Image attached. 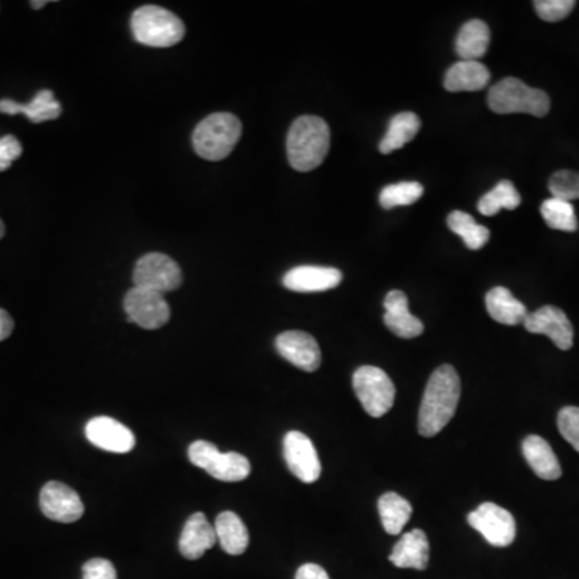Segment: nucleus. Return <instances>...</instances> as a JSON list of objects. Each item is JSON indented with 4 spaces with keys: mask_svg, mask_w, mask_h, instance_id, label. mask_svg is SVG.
Masks as SVG:
<instances>
[{
    "mask_svg": "<svg viewBox=\"0 0 579 579\" xmlns=\"http://www.w3.org/2000/svg\"><path fill=\"white\" fill-rule=\"evenodd\" d=\"M460 399V378L448 364L438 367L428 380L419 412V433L425 438L438 435L456 414Z\"/></svg>",
    "mask_w": 579,
    "mask_h": 579,
    "instance_id": "obj_1",
    "label": "nucleus"
},
{
    "mask_svg": "<svg viewBox=\"0 0 579 579\" xmlns=\"http://www.w3.org/2000/svg\"><path fill=\"white\" fill-rule=\"evenodd\" d=\"M330 148V128L317 116H301L288 131L287 155L290 165L308 173L324 163Z\"/></svg>",
    "mask_w": 579,
    "mask_h": 579,
    "instance_id": "obj_2",
    "label": "nucleus"
},
{
    "mask_svg": "<svg viewBox=\"0 0 579 579\" xmlns=\"http://www.w3.org/2000/svg\"><path fill=\"white\" fill-rule=\"evenodd\" d=\"M242 137V123L232 113H213L198 123L192 142L198 157L221 161L234 152Z\"/></svg>",
    "mask_w": 579,
    "mask_h": 579,
    "instance_id": "obj_3",
    "label": "nucleus"
},
{
    "mask_svg": "<svg viewBox=\"0 0 579 579\" xmlns=\"http://www.w3.org/2000/svg\"><path fill=\"white\" fill-rule=\"evenodd\" d=\"M488 105L497 115H526L544 118L551 110V99L541 89H534L517 78H506L489 89Z\"/></svg>",
    "mask_w": 579,
    "mask_h": 579,
    "instance_id": "obj_4",
    "label": "nucleus"
},
{
    "mask_svg": "<svg viewBox=\"0 0 579 579\" xmlns=\"http://www.w3.org/2000/svg\"><path fill=\"white\" fill-rule=\"evenodd\" d=\"M131 29L134 39L147 47H173L185 36L181 18L158 5L137 9L131 18Z\"/></svg>",
    "mask_w": 579,
    "mask_h": 579,
    "instance_id": "obj_5",
    "label": "nucleus"
},
{
    "mask_svg": "<svg viewBox=\"0 0 579 579\" xmlns=\"http://www.w3.org/2000/svg\"><path fill=\"white\" fill-rule=\"evenodd\" d=\"M189 460L193 465L210 473L211 477L226 483H237L248 478L251 465L239 452H221L208 441L190 444Z\"/></svg>",
    "mask_w": 579,
    "mask_h": 579,
    "instance_id": "obj_6",
    "label": "nucleus"
},
{
    "mask_svg": "<svg viewBox=\"0 0 579 579\" xmlns=\"http://www.w3.org/2000/svg\"><path fill=\"white\" fill-rule=\"evenodd\" d=\"M354 393L370 417H382L395 404L396 390L391 378L374 366L359 367L353 375Z\"/></svg>",
    "mask_w": 579,
    "mask_h": 579,
    "instance_id": "obj_7",
    "label": "nucleus"
},
{
    "mask_svg": "<svg viewBox=\"0 0 579 579\" xmlns=\"http://www.w3.org/2000/svg\"><path fill=\"white\" fill-rule=\"evenodd\" d=\"M132 280L134 287L166 295L181 287L182 271L173 258L163 253H148L137 261Z\"/></svg>",
    "mask_w": 579,
    "mask_h": 579,
    "instance_id": "obj_8",
    "label": "nucleus"
},
{
    "mask_svg": "<svg viewBox=\"0 0 579 579\" xmlns=\"http://www.w3.org/2000/svg\"><path fill=\"white\" fill-rule=\"evenodd\" d=\"M124 311L129 321L145 330L161 329L171 317L165 295L134 287L124 296Z\"/></svg>",
    "mask_w": 579,
    "mask_h": 579,
    "instance_id": "obj_9",
    "label": "nucleus"
},
{
    "mask_svg": "<svg viewBox=\"0 0 579 579\" xmlns=\"http://www.w3.org/2000/svg\"><path fill=\"white\" fill-rule=\"evenodd\" d=\"M469 525L483 534V538L494 547H507L517 536L515 518L509 510L496 506L493 502L481 504L469 515Z\"/></svg>",
    "mask_w": 579,
    "mask_h": 579,
    "instance_id": "obj_10",
    "label": "nucleus"
},
{
    "mask_svg": "<svg viewBox=\"0 0 579 579\" xmlns=\"http://www.w3.org/2000/svg\"><path fill=\"white\" fill-rule=\"evenodd\" d=\"M42 514L58 523H74L84 515V504L79 494L60 481H49L39 497Z\"/></svg>",
    "mask_w": 579,
    "mask_h": 579,
    "instance_id": "obj_11",
    "label": "nucleus"
},
{
    "mask_svg": "<svg viewBox=\"0 0 579 579\" xmlns=\"http://www.w3.org/2000/svg\"><path fill=\"white\" fill-rule=\"evenodd\" d=\"M284 456L290 472L303 483L309 485L321 477V459L317 456L313 441L304 433H287L284 440Z\"/></svg>",
    "mask_w": 579,
    "mask_h": 579,
    "instance_id": "obj_12",
    "label": "nucleus"
},
{
    "mask_svg": "<svg viewBox=\"0 0 579 579\" xmlns=\"http://www.w3.org/2000/svg\"><path fill=\"white\" fill-rule=\"evenodd\" d=\"M523 325L530 333H539V335L551 338L559 350L568 351L573 346V335H575L573 325L567 314L555 306H543L534 313H528Z\"/></svg>",
    "mask_w": 579,
    "mask_h": 579,
    "instance_id": "obj_13",
    "label": "nucleus"
},
{
    "mask_svg": "<svg viewBox=\"0 0 579 579\" xmlns=\"http://www.w3.org/2000/svg\"><path fill=\"white\" fill-rule=\"evenodd\" d=\"M276 348L282 358L304 372H316L321 366V348L317 345L316 338L309 333L300 330L280 333Z\"/></svg>",
    "mask_w": 579,
    "mask_h": 579,
    "instance_id": "obj_14",
    "label": "nucleus"
},
{
    "mask_svg": "<svg viewBox=\"0 0 579 579\" xmlns=\"http://www.w3.org/2000/svg\"><path fill=\"white\" fill-rule=\"evenodd\" d=\"M86 438L95 448L126 454L136 446V436L126 425L111 417H95L86 425Z\"/></svg>",
    "mask_w": 579,
    "mask_h": 579,
    "instance_id": "obj_15",
    "label": "nucleus"
},
{
    "mask_svg": "<svg viewBox=\"0 0 579 579\" xmlns=\"http://www.w3.org/2000/svg\"><path fill=\"white\" fill-rule=\"evenodd\" d=\"M341 272L335 267L300 266L288 271L284 285L298 293L327 292L341 284Z\"/></svg>",
    "mask_w": 579,
    "mask_h": 579,
    "instance_id": "obj_16",
    "label": "nucleus"
},
{
    "mask_svg": "<svg viewBox=\"0 0 579 579\" xmlns=\"http://www.w3.org/2000/svg\"><path fill=\"white\" fill-rule=\"evenodd\" d=\"M407 304L409 301H407L406 293L401 292V290H393V292L388 293L385 303H383L385 306L383 322L399 338L411 340V338L420 337L425 327L420 319L409 313Z\"/></svg>",
    "mask_w": 579,
    "mask_h": 579,
    "instance_id": "obj_17",
    "label": "nucleus"
},
{
    "mask_svg": "<svg viewBox=\"0 0 579 579\" xmlns=\"http://www.w3.org/2000/svg\"><path fill=\"white\" fill-rule=\"evenodd\" d=\"M216 543L218 536L214 531V525L208 522L205 514L197 512L185 522L179 539V551L185 559L197 560Z\"/></svg>",
    "mask_w": 579,
    "mask_h": 579,
    "instance_id": "obj_18",
    "label": "nucleus"
},
{
    "mask_svg": "<svg viewBox=\"0 0 579 579\" xmlns=\"http://www.w3.org/2000/svg\"><path fill=\"white\" fill-rule=\"evenodd\" d=\"M62 105L55 99L54 92L49 89L37 92L29 103H18L15 100H0V113L4 115H25L31 123L57 120L62 115Z\"/></svg>",
    "mask_w": 579,
    "mask_h": 579,
    "instance_id": "obj_19",
    "label": "nucleus"
},
{
    "mask_svg": "<svg viewBox=\"0 0 579 579\" xmlns=\"http://www.w3.org/2000/svg\"><path fill=\"white\" fill-rule=\"evenodd\" d=\"M428 559H430V544L427 534L422 530H412L411 533L404 534L390 555V562L395 567L414 570H425L428 567Z\"/></svg>",
    "mask_w": 579,
    "mask_h": 579,
    "instance_id": "obj_20",
    "label": "nucleus"
},
{
    "mask_svg": "<svg viewBox=\"0 0 579 579\" xmlns=\"http://www.w3.org/2000/svg\"><path fill=\"white\" fill-rule=\"evenodd\" d=\"M523 456L530 464L533 472L543 480H559L562 477V467L559 459L552 451L551 444L538 435L526 436L522 444Z\"/></svg>",
    "mask_w": 579,
    "mask_h": 579,
    "instance_id": "obj_21",
    "label": "nucleus"
},
{
    "mask_svg": "<svg viewBox=\"0 0 579 579\" xmlns=\"http://www.w3.org/2000/svg\"><path fill=\"white\" fill-rule=\"evenodd\" d=\"M491 79V73L483 63L460 62L454 63L444 76V87L449 92H475L485 89Z\"/></svg>",
    "mask_w": 579,
    "mask_h": 579,
    "instance_id": "obj_22",
    "label": "nucleus"
},
{
    "mask_svg": "<svg viewBox=\"0 0 579 579\" xmlns=\"http://www.w3.org/2000/svg\"><path fill=\"white\" fill-rule=\"evenodd\" d=\"M486 311L494 321L504 325L523 324L528 316L525 304L506 287H494L486 293Z\"/></svg>",
    "mask_w": 579,
    "mask_h": 579,
    "instance_id": "obj_23",
    "label": "nucleus"
},
{
    "mask_svg": "<svg viewBox=\"0 0 579 579\" xmlns=\"http://www.w3.org/2000/svg\"><path fill=\"white\" fill-rule=\"evenodd\" d=\"M491 31L485 21L470 20L456 37V54L465 62H478L488 52Z\"/></svg>",
    "mask_w": 579,
    "mask_h": 579,
    "instance_id": "obj_24",
    "label": "nucleus"
},
{
    "mask_svg": "<svg viewBox=\"0 0 579 579\" xmlns=\"http://www.w3.org/2000/svg\"><path fill=\"white\" fill-rule=\"evenodd\" d=\"M214 531L222 549L230 555H240L247 551L250 536L242 518L234 512H222L216 518Z\"/></svg>",
    "mask_w": 579,
    "mask_h": 579,
    "instance_id": "obj_25",
    "label": "nucleus"
},
{
    "mask_svg": "<svg viewBox=\"0 0 579 579\" xmlns=\"http://www.w3.org/2000/svg\"><path fill=\"white\" fill-rule=\"evenodd\" d=\"M420 118L412 111H404L393 116L390 121V128L386 131L385 137L380 142V152L383 155L395 152L404 145L409 144L420 131Z\"/></svg>",
    "mask_w": 579,
    "mask_h": 579,
    "instance_id": "obj_26",
    "label": "nucleus"
},
{
    "mask_svg": "<svg viewBox=\"0 0 579 579\" xmlns=\"http://www.w3.org/2000/svg\"><path fill=\"white\" fill-rule=\"evenodd\" d=\"M378 514L386 533L396 536L412 517V506L399 494L386 493L378 499Z\"/></svg>",
    "mask_w": 579,
    "mask_h": 579,
    "instance_id": "obj_27",
    "label": "nucleus"
},
{
    "mask_svg": "<svg viewBox=\"0 0 579 579\" xmlns=\"http://www.w3.org/2000/svg\"><path fill=\"white\" fill-rule=\"evenodd\" d=\"M448 227L464 240L469 250L477 251L488 243L491 232L488 227L481 226L470 214L464 211H452L448 218Z\"/></svg>",
    "mask_w": 579,
    "mask_h": 579,
    "instance_id": "obj_28",
    "label": "nucleus"
},
{
    "mask_svg": "<svg viewBox=\"0 0 579 579\" xmlns=\"http://www.w3.org/2000/svg\"><path fill=\"white\" fill-rule=\"evenodd\" d=\"M522 203L520 193L510 181H502L491 192L486 193L478 202V211L483 216H494L501 210H515Z\"/></svg>",
    "mask_w": 579,
    "mask_h": 579,
    "instance_id": "obj_29",
    "label": "nucleus"
},
{
    "mask_svg": "<svg viewBox=\"0 0 579 579\" xmlns=\"http://www.w3.org/2000/svg\"><path fill=\"white\" fill-rule=\"evenodd\" d=\"M541 214L547 226L563 232H575L578 230L575 208L570 202H563L559 198H549L541 205Z\"/></svg>",
    "mask_w": 579,
    "mask_h": 579,
    "instance_id": "obj_30",
    "label": "nucleus"
},
{
    "mask_svg": "<svg viewBox=\"0 0 579 579\" xmlns=\"http://www.w3.org/2000/svg\"><path fill=\"white\" fill-rule=\"evenodd\" d=\"M423 195V187L419 182H399L388 185L380 193V205L385 210H393L396 206H407L417 202Z\"/></svg>",
    "mask_w": 579,
    "mask_h": 579,
    "instance_id": "obj_31",
    "label": "nucleus"
},
{
    "mask_svg": "<svg viewBox=\"0 0 579 579\" xmlns=\"http://www.w3.org/2000/svg\"><path fill=\"white\" fill-rule=\"evenodd\" d=\"M549 190L552 197L559 198L563 202L579 200V173L575 171H559L551 177Z\"/></svg>",
    "mask_w": 579,
    "mask_h": 579,
    "instance_id": "obj_32",
    "label": "nucleus"
},
{
    "mask_svg": "<svg viewBox=\"0 0 579 579\" xmlns=\"http://www.w3.org/2000/svg\"><path fill=\"white\" fill-rule=\"evenodd\" d=\"M575 0H536L534 9L538 12L541 20L555 23V21L567 18L575 9Z\"/></svg>",
    "mask_w": 579,
    "mask_h": 579,
    "instance_id": "obj_33",
    "label": "nucleus"
},
{
    "mask_svg": "<svg viewBox=\"0 0 579 579\" xmlns=\"http://www.w3.org/2000/svg\"><path fill=\"white\" fill-rule=\"evenodd\" d=\"M560 433L579 452V407H563L557 417Z\"/></svg>",
    "mask_w": 579,
    "mask_h": 579,
    "instance_id": "obj_34",
    "label": "nucleus"
},
{
    "mask_svg": "<svg viewBox=\"0 0 579 579\" xmlns=\"http://www.w3.org/2000/svg\"><path fill=\"white\" fill-rule=\"evenodd\" d=\"M23 147H21L20 140L12 134L0 139V173L7 171L13 165V161L21 157Z\"/></svg>",
    "mask_w": 579,
    "mask_h": 579,
    "instance_id": "obj_35",
    "label": "nucleus"
},
{
    "mask_svg": "<svg viewBox=\"0 0 579 579\" xmlns=\"http://www.w3.org/2000/svg\"><path fill=\"white\" fill-rule=\"evenodd\" d=\"M83 579H118V575L110 560L92 559L84 563Z\"/></svg>",
    "mask_w": 579,
    "mask_h": 579,
    "instance_id": "obj_36",
    "label": "nucleus"
},
{
    "mask_svg": "<svg viewBox=\"0 0 579 579\" xmlns=\"http://www.w3.org/2000/svg\"><path fill=\"white\" fill-rule=\"evenodd\" d=\"M295 579H330L327 571L316 563H306L296 571Z\"/></svg>",
    "mask_w": 579,
    "mask_h": 579,
    "instance_id": "obj_37",
    "label": "nucleus"
},
{
    "mask_svg": "<svg viewBox=\"0 0 579 579\" xmlns=\"http://www.w3.org/2000/svg\"><path fill=\"white\" fill-rule=\"evenodd\" d=\"M13 327L15 324H13L12 316L4 309H0V341L7 340L12 335Z\"/></svg>",
    "mask_w": 579,
    "mask_h": 579,
    "instance_id": "obj_38",
    "label": "nucleus"
},
{
    "mask_svg": "<svg viewBox=\"0 0 579 579\" xmlns=\"http://www.w3.org/2000/svg\"><path fill=\"white\" fill-rule=\"evenodd\" d=\"M47 4H49L47 0H42V2H31V7H33L34 10H39L42 9V7H44V5Z\"/></svg>",
    "mask_w": 579,
    "mask_h": 579,
    "instance_id": "obj_39",
    "label": "nucleus"
},
{
    "mask_svg": "<svg viewBox=\"0 0 579 579\" xmlns=\"http://www.w3.org/2000/svg\"><path fill=\"white\" fill-rule=\"evenodd\" d=\"M4 234H5L4 222H2V219H0V239H2V237H4Z\"/></svg>",
    "mask_w": 579,
    "mask_h": 579,
    "instance_id": "obj_40",
    "label": "nucleus"
}]
</instances>
